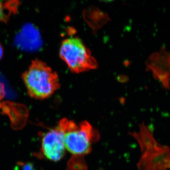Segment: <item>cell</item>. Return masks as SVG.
Segmentation results:
<instances>
[{
	"mask_svg": "<svg viewBox=\"0 0 170 170\" xmlns=\"http://www.w3.org/2000/svg\"><path fill=\"white\" fill-rule=\"evenodd\" d=\"M28 94L31 97L42 100L49 97L60 86L57 74L46 63L34 60L22 74Z\"/></svg>",
	"mask_w": 170,
	"mask_h": 170,
	"instance_id": "cell-1",
	"label": "cell"
},
{
	"mask_svg": "<svg viewBox=\"0 0 170 170\" xmlns=\"http://www.w3.org/2000/svg\"><path fill=\"white\" fill-rule=\"evenodd\" d=\"M59 124L64 132L66 149L74 157L83 158L89 154L92 145L99 139L98 132L86 121L77 125L73 121L63 118Z\"/></svg>",
	"mask_w": 170,
	"mask_h": 170,
	"instance_id": "cell-2",
	"label": "cell"
},
{
	"mask_svg": "<svg viewBox=\"0 0 170 170\" xmlns=\"http://www.w3.org/2000/svg\"><path fill=\"white\" fill-rule=\"evenodd\" d=\"M60 56L73 73H79L94 70L98 63L91 52L78 37L64 39L60 49Z\"/></svg>",
	"mask_w": 170,
	"mask_h": 170,
	"instance_id": "cell-3",
	"label": "cell"
},
{
	"mask_svg": "<svg viewBox=\"0 0 170 170\" xmlns=\"http://www.w3.org/2000/svg\"><path fill=\"white\" fill-rule=\"evenodd\" d=\"M64 132L58 123L56 127L51 129L43 137L42 141V155L49 160L60 161L65 155Z\"/></svg>",
	"mask_w": 170,
	"mask_h": 170,
	"instance_id": "cell-4",
	"label": "cell"
},
{
	"mask_svg": "<svg viewBox=\"0 0 170 170\" xmlns=\"http://www.w3.org/2000/svg\"><path fill=\"white\" fill-rule=\"evenodd\" d=\"M42 42L40 31L31 23L23 26L15 37V45L26 52L38 51L42 47Z\"/></svg>",
	"mask_w": 170,
	"mask_h": 170,
	"instance_id": "cell-5",
	"label": "cell"
},
{
	"mask_svg": "<svg viewBox=\"0 0 170 170\" xmlns=\"http://www.w3.org/2000/svg\"><path fill=\"white\" fill-rule=\"evenodd\" d=\"M19 5L18 1H0V23H6L12 15L16 14Z\"/></svg>",
	"mask_w": 170,
	"mask_h": 170,
	"instance_id": "cell-6",
	"label": "cell"
},
{
	"mask_svg": "<svg viewBox=\"0 0 170 170\" xmlns=\"http://www.w3.org/2000/svg\"><path fill=\"white\" fill-rule=\"evenodd\" d=\"M14 170H34V167L31 163H19Z\"/></svg>",
	"mask_w": 170,
	"mask_h": 170,
	"instance_id": "cell-7",
	"label": "cell"
},
{
	"mask_svg": "<svg viewBox=\"0 0 170 170\" xmlns=\"http://www.w3.org/2000/svg\"><path fill=\"white\" fill-rule=\"evenodd\" d=\"M4 95L5 91L4 86L2 84H0V108L1 106V101L4 98Z\"/></svg>",
	"mask_w": 170,
	"mask_h": 170,
	"instance_id": "cell-8",
	"label": "cell"
},
{
	"mask_svg": "<svg viewBox=\"0 0 170 170\" xmlns=\"http://www.w3.org/2000/svg\"><path fill=\"white\" fill-rule=\"evenodd\" d=\"M4 55V48L2 45L0 44V60H1Z\"/></svg>",
	"mask_w": 170,
	"mask_h": 170,
	"instance_id": "cell-9",
	"label": "cell"
}]
</instances>
